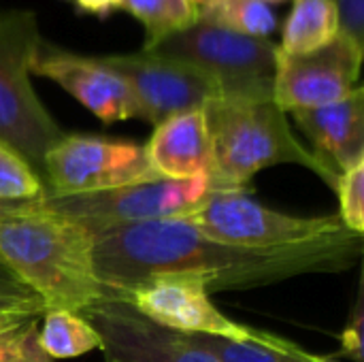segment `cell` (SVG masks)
I'll use <instances>...</instances> for the list:
<instances>
[{
	"label": "cell",
	"instance_id": "obj_1",
	"mask_svg": "<svg viewBox=\"0 0 364 362\" xmlns=\"http://www.w3.org/2000/svg\"><path fill=\"white\" fill-rule=\"evenodd\" d=\"M364 235L341 230L318 241L282 247H239L211 241L183 220L115 228L94 237V265L105 299L124 301L160 273H190L209 294L250 290L299 275L341 273L363 256Z\"/></svg>",
	"mask_w": 364,
	"mask_h": 362
},
{
	"label": "cell",
	"instance_id": "obj_2",
	"mask_svg": "<svg viewBox=\"0 0 364 362\" xmlns=\"http://www.w3.org/2000/svg\"><path fill=\"white\" fill-rule=\"evenodd\" d=\"M0 265L43 305L83 314L105 301L94 265V237L53 213L43 198L0 215Z\"/></svg>",
	"mask_w": 364,
	"mask_h": 362
},
{
	"label": "cell",
	"instance_id": "obj_3",
	"mask_svg": "<svg viewBox=\"0 0 364 362\" xmlns=\"http://www.w3.org/2000/svg\"><path fill=\"white\" fill-rule=\"evenodd\" d=\"M211 139V186L215 190H247L262 169L301 164L337 190L339 175L303 145L286 113L273 100L215 98L203 107Z\"/></svg>",
	"mask_w": 364,
	"mask_h": 362
},
{
	"label": "cell",
	"instance_id": "obj_4",
	"mask_svg": "<svg viewBox=\"0 0 364 362\" xmlns=\"http://www.w3.org/2000/svg\"><path fill=\"white\" fill-rule=\"evenodd\" d=\"M32 9H0V141L41 173L47 149L66 132L51 117L30 81V64L43 45Z\"/></svg>",
	"mask_w": 364,
	"mask_h": 362
},
{
	"label": "cell",
	"instance_id": "obj_5",
	"mask_svg": "<svg viewBox=\"0 0 364 362\" xmlns=\"http://www.w3.org/2000/svg\"><path fill=\"white\" fill-rule=\"evenodd\" d=\"M145 53L203 70L220 85L224 98L273 100L277 45L269 38L245 36L198 21Z\"/></svg>",
	"mask_w": 364,
	"mask_h": 362
},
{
	"label": "cell",
	"instance_id": "obj_6",
	"mask_svg": "<svg viewBox=\"0 0 364 362\" xmlns=\"http://www.w3.org/2000/svg\"><path fill=\"white\" fill-rule=\"evenodd\" d=\"M211 192L213 186L209 177L186 181L156 179L96 194L45 196L43 205L96 237L115 228L186 218Z\"/></svg>",
	"mask_w": 364,
	"mask_h": 362
},
{
	"label": "cell",
	"instance_id": "obj_7",
	"mask_svg": "<svg viewBox=\"0 0 364 362\" xmlns=\"http://www.w3.org/2000/svg\"><path fill=\"white\" fill-rule=\"evenodd\" d=\"M179 220L211 241L239 247L296 245L348 230L339 215H288L256 203L245 190H215Z\"/></svg>",
	"mask_w": 364,
	"mask_h": 362
},
{
	"label": "cell",
	"instance_id": "obj_8",
	"mask_svg": "<svg viewBox=\"0 0 364 362\" xmlns=\"http://www.w3.org/2000/svg\"><path fill=\"white\" fill-rule=\"evenodd\" d=\"M45 194L77 196L162 179L141 143L96 134H64L45 158Z\"/></svg>",
	"mask_w": 364,
	"mask_h": 362
},
{
	"label": "cell",
	"instance_id": "obj_9",
	"mask_svg": "<svg viewBox=\"0 0 364 362\" xmlns=\"http://www.w3.org/2000/svg\"><path fill=\"white\" fill-rule=\"evenodd\" d=\"M149 322L181 335H211L230 341H250L275 350H296L290 339L243 326L226 318L209 297L205 282L190 273H160L136 284L124 299Z\"/></svg>",
	"mask_w": 364,
	"mask_h": 362
},
{
	"label": "cell",
	"instance_id": "obj_10",
	"mask_svg": "<svg viewBox=\"0 0 364 362\" xmlns=\"http://www.w3.org/2000/svg\"><path fill=\"white\" fill-rule=\"evenodd\" d=\"M363 58V41L343 30L314 53L288 55L277 47L273 102L284 113H292L343 100L358 85Z\"/></svg>",
	"mask_w": 364,
	"mask_h": 362
},
{
	"label": "cell",
	"instance_id": "obj_11",
	"mask_svg": "<svg viewBox=\"0 0 364 362\" xmlns=\"http://www.w3.org/2000/svg\"><path fill=\"white\" fill-rule=\"evenodd\" d=\"M100 60L126 79L136 98L141 119L151 126L173 115L203 109L222 96L220 85L209 75L177 60L151 55L141 49L134 53L100 55Z\"/></svg>",
	"mask_w": 364,
	"mask_h": 362
},
{
	"label": "cell",
	"instance_id": "obj_12",
	"mask_svg": "<svg viewBox=\"0 0 364 362\" xmlns=\"http://www.w3.org/2000/svg\"><path fill=\"white\" fill-rule=\"evenodd\" d=\"M81 316L100 335L105 362H220L186 335L149 322L126 301L105 299Z\"/></svg>",
	"mask_w": 364,
	"mask_h": 362
},
{
	"label": "cell",
	"instance_id": "obj_13",
	"mask_svg": "<svg viewBox=\"0 0 364 362\" xmlns=\"http://www.w3.org/2000/svg\"><path fill=\"white\" fill-rule=\"evenodd\" d=\"M30 75L58 83L105 124L141 119L130 85L100 58L81 55L43 41L30 64Z\"/></svg>",
	"mask_w": 364,
	"mask_h": 362
},
{
	"label": "cell",
	"instance_id": "obj_14",
	"mask_svg": "<svg viewBox=\"0 0 364 362\" xmlns=\"http://www.w3.org/2000/svg\"><path fill=\"white\" fill-rule=\"evenodd\" d=\"M314 154L339 177L364 164V90L356 85L343 100L316 109L292 111Z\"/></svg>",
	"mask_w": 364,
	"mask_h": 362
},
{
	"label": "cell",
	"instance_id": "obj_15",
	"mask_svg": "<svg viewBox=\"0 0 364 362\" xmlns=\"http://www.w3.org/2000/svg\"><path fill=\"white\" fill-rule=\"evenodd\" d=\"M147 158L162 179L209 177L213 166L211 139L203 109L186 111L154 126L145 143Z\"/></svg>",
	"mask_w": 364,
	"mask_h": 362
},
{
	"label": "cell",
	"instance_id": "obj_16",
	"mask_svg": "<svg viewBox=\"0 0 364 362\" xmlns=\"http://www.w3.org/2000/svg\"><path fill=\"white\" fill-rule=\"evenodd\" d=\"M339 32L337 0H294L282 28V45L277 47L288 55H305L331 45Z\"/></svg>",
	"mask_w": 364,
	"mask_h": 362
},
{
	"label": "cell",
	"instance_id": "obj_17",
	"mask_svg": "<svg viewBox=\"0 0 364 362\" xmlns=\"http://www.w3.org/2000/svg\"><path fill=\"white\" fill-rule=\"evenodd\" d=\"M38 344L49 358L66 361L100 350V335L83 316L53 309L45 312L43 326L38 329Z\"/></svg>",
	"mask_w": 364,
	"mask_h": 362
},
{
	"label": "cell",
	"instance_id": "obj_18",
	"mask_svg": "<svg viewBox=\"0 0 364 362\" xmlns=\"http://www.w3.org/2000/svg\"><path fill=\"white\" fill-rule=\"evenodd\" d=\"M124 11L145 28L141 51L198 23L200 13L192 0H124Z\"/></svg>",
	"mask_w": 364,
	"mask_h": 362
},
{
	"label": "cell",
	"instance_id": "obj_19",
	"mask_svg": "<svg viewBox=\"0 0 364 362\" xmlns=\"http://www.w3.org/2000/svg\"><path fill=\"white\" fill-rule=\"evenodd\" d=\"M198 21L258 38L277 30V15L264 0H211L200 9Z\"/></svg>",
	"mask_w": 364,
	"mask_h": 362
},
{
	"label": "cell",
	"instance_id": "obj_20",
	"mask_svg": "<svg viewBox=\"0 0 364 362\" xmlns=\"http://www.w3.org/2000/svg\"><path fill=\"white\" fill-rule=\"evenodd\" d=\"M194 346L209 352L220 362H311L314 354L303 348L296 350H275L250 341H230L211 335H186Z\"/></svg>",
	"mask_w": 364,
	"mask_h": 362
},
{
	"label": "cell",
	"instance_id": "obj_21",
	"mask_svg": "<svg viewBox=\"0 0 364 362\" xmlns=\"http://www.w3.org/2000/svg\"><path fill=\"white\" fill-rule=\"evenodd\" d=\"M45 196L41 173L11 145L0 141V201H38Z\"/></svg>",
	"mask_w": 364,
	"mask_h": 362
},
{
	"label": "cell",
	"instance_id": "obj_22",
	"mask_svg": "<svg viewBox=\"0 0 364 362\" xmlns=\"http://www.w3.org/2000/svg\"><path fill=\"white\" fill-rule=\"evenodd\" d=\"M0 362H53L38 344V318L0 331Z\"/></svg>",
	"mask_w": 364,
	"mask_h": 362
},
{
	"label": "cell",
	"instance_id": "obj_23",
	"mask_svg": "<svg viewBox=\"0 0 364 362\" xmlns=\"http://www.w3.org/2000/svg\"><path fill=\"white\" fill-rule=\"evenodd\" d=\"M339 220L350 233L364 235V164L339 177Z\"/></svg>",
	"mask_w": 364,
	"mask_h": 362
},
{
	"label": "cell",
	"instance_id": "obj_24",
	"mask_svg": "<svg viewBox=\"0 0 364 362\" xmlns=\"http://www.w3.org/2000/svg\"><path fill=\"white\" fill-rule=\"evenodd\" d=\"M41 314H43V305L36 299L0 303V331H6V329L17 326L26 320L38 318Z\"/></svg>",
	"mask_w": 364,
	"mask_h": 362
},
{
	"label": "cell",
	"instance_id": "obj_25",
	"mask_svg": "<svg viewBox=\"0 0 364 362\" xmlns=\"http://www.w3.org/2000/svg\"><path fill=\"white\" fill-rule=\"evenodd\" d=\"M341 354L350 356L352 361H363V303L358 301L352 320L348 322L346 331L341 333Z\"/></svg>",
	"mask_w": 364,
	"mask_h": 362
},
{
	"label": "cell",
	"instance_id": "obj_26",
	"mask_svg": "<svg viewBox=\"0 0 364 362\" xmlns=\"http://www.w3.org/2000/svg\"><path fill=\"white\" fill-rule=\"evenodd\" d=\"M341 30L364 43V0H337Z\"/></svg>",
	"mask_w": 364,
	"mask_h": 362
},
{
	"label": "cell",
	"instance_id": "obj_27",
	"mask_svg": "<svg viewBox=\"0 0 364 362\" xmlns=\"http://www.w3.org/2000/svg\"><path fill=\"white\" fill-rule=\"evenodd\" d=\"M73 6L81 15H90L96 19H107L109 15L124 11V0H73Z\"/></svg>",
	"mask_w": 364,
	"mask_h": 362
},
{
	"label": "cell",
	"instance_id": "obj_28",
	"mask_svg": "<svg viewBox=\"0 0 364 362\" xmlns=\"http://www.w3.org/2000/svg\"><path fill=\"white\" fill-rule=\"evenodd\" d=\"M30 203H34V201H0V215L15 213L19 209H26Z\"/></svg>",
	"mask_w": 364,
	"mask_h": 362
},
{
	"label": "cell",
	"instance_id": "obj_29",
	"mask_svg": "<svg viewBox=\"0 0 364 362\" xmlns=\"http://www.w3.org/2000/svg\"><path fill=\"white\" fill-rule=\"evenodd\" d=\"M34 299L32 294H2L0 292V303H9V301H28Z\"/></svg>",
	"mask_w": 364,
	"mask_h": 362
},
{
	"label": "cell",
	"instance_id": "obj_30",
	"mask_svg": "<svg viewBox=\"0 0 364 362\" xmlns=\"http://www.w3.org/2000/svg\"><path fill=\"white\" fill-rule=\"evenodd\" d=\"M192 2H194V4H196V6H198V11H200V9H203V6H205V4H209V2H211V0H192Z\"/></svg>",
	"mask_w": 364,
	"mask_h": 362
},
{
	"label": "cell",
	"instance_id": "obj_31",
	"mask_svg": "<svg viewBox=\"0 0 364 362\" xmlns=\"http://www.w3.org/2000/svg\"><path fill=\"white\" fill-rule=\"evenodd\" d=\"M311 362H335V361H331V358H322V356H314Z\"/></svg>",
	"mask_w": 364,
	"mask_h": 362
},
{
	"label": "cell",
	"instance_id": "obj_32",
	"mask_svg": "<svg viewBox=\"0 0 364 362\" xmlns=\"http://www.w3.org/2000/svg\"><path fill=\"white\" fill-rule=\"evenodd\" d=\"M264 2H269V4H271V2H284V0H264Z\"/></svg>",
	"mask_w": 364,
	"mask_h": 362
},
{
	"label": "cell",
	"instance_id": "obj_33",
	"mask_svg": "<svg viewBox=\"0 0 364 362\" xmlns=\"http://www.w3.org/2000/svg\"><path fill=\"white\" fill-rule=\"evenodd\" d=\"M28 301H30V299H28ZM9 303H11V301H9Z\"/></svg>",
	"mask_w": 364,
	"mask_h": 362
}]
</instances>
